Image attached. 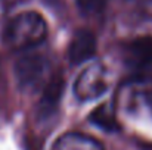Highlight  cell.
<instances>
[{"mask_svg": "<svg viewBox=\"0 0 152 150\" xmlns=\"http://www.w3.org/2000/svg\"><path fill=\"white\" fill-rule=\"evenodd\" d=\"M64 88H65V80L62 77V74H53L50 80L48 81V84L43 87V93H42V99L39 103V115L40 116H49L52 112L56 109L59 100L64 94Z\"/></svg>", "mask_w": 152, "mask_h": 150, "instance_id": "5", "label": "cell"}, {"mask_svg": "<svg viewBox=\"0 0 152 150\" xmlns=\"http://www.w3.org/2000/svg\"><path fill=\"white\" fill-rule=\"evenodd\" d=\"M90 122L95 124L96 127L102 128L103 131H108V133H112V131L118 130V124H117V119L114 116V112L108 104L98 106L90 113Z\"/></svg>", "mask_w": 152, "mask_h": 150, "instance_id": "8", "label": "cell"}, {"mask_svg": "<svg viewBox=\"0 0 152 150\" xmlns=\"http://www.w3.org/2000/svg\"><path fill=\"white\" fill-rule=\"evenodd\" d=\"M127 62L134 66H142L152 62V38L143 37L132 41L126 51Z\"/></svg>", "mask_w": 152, "mask_h": 150, "instance_id": "7", "label": "cell"}, {"mask_svg": "<svg viewBox=\"0 0 152 150\" xmlns=\"http://www.w3.org/2000/svg\"><path fill=\"white\" fill-rule=\"evenodd\" d=\"M52 150H105V147L92 136L71 131L59 136L55 140Z\"/></svg>", "mask_w": 152, "mask_h": 150, "instance_id": "6", "label": "cell"}, {"mask_svg": "<svg viewBox=\"0 0 152 150\" xmlns=\"http://www.w3.org/2000/svg\"><path fill=\"white\" fill-rule=\"evenodd\" d=\"M109 71L103 63H93L83 69L74 83V94L80 101L99 99L109 88Z\"/></svg>", "mask_w": 152, "mask_h": 150, "instance_id": "3", "label": "cell"}, {"mask_svg": "<svg viewBox=\"0 0 152 150\" xmlns=\"http://www.w3.org/2000/svg\"><path fill=\"white\" fill-rule=\"evenodd\" d=\"M48 37L45 18L34 10L21 12L13 16L4 28V43L15 51H27L39 46Z\"/></svg>", "mask_w": 152, "mask_h": 150, "instance_id": "1", "label": "cell"}, {"mask_svg": "<svg viewBox=\"0 0 152 150\" xmlns=\"http://www.w3.org/2000/svg\"><path fill=\"white\" fill-rule=\"evenodd\" d=\"M96 50H98V41L95 34L89 30H78L71 38L68 47V59L72 65H80L93 59Z\"/></svg>", "mask_w": 152, "mask_h": 150, "instance_id": "4", "label": "cell"}, {"mask_svg": "<svg viewBox=\"0 0 152 150\" xmlns=\"http://www.w3.org/2000/svg\"><path fill=\"white\" fill-rule=\"evenodd\" d=\"M15 75L24 90L43 88L52 77L49 74V60L40 53L25 51V54L16 60Z\"/></svg>", "mask_w": 152, "mask_h": 150, "instance_id": "2", "label": "cell"}]
</instances>
